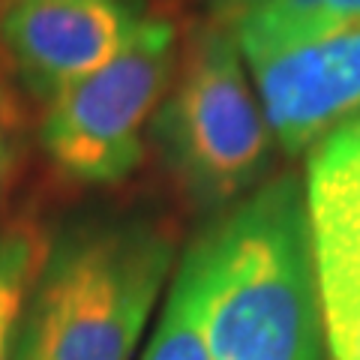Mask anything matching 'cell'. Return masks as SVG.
<instances>
[{"label": "cell", "instance_id": "obj_5", "mask_svg": "<svg viewBox=\"0 0 360 360\" xmlns=\"http://www.w3.org/2000/svg\"><path fill=\"white\" fill-rule=\"evenodd\" d=\"M274 141L312 150L360 117V18L312 37L238 42Z\"/></svg>", "mask_w": 360, "mask_h": 360}, {"label": "cell", "instance_id": "obj_2", "mask_svg": "<svg viewBox=\"0 0 360 360\" xmlns=\"http://www.w3.org/2000/svg\"><path fill=\"white\" fill-rule=\"evenodd\" d=\"M174 267V234L141 217L87 219L51 240L15 360H132Z\"/></svg>", "mask_w": 360, "mask_h": 360}, {"label": "cell", "instance_id": "obj_3", "mask_svg": "<svg viewBox=\"0 0 360 360\" xmlns=\"http://www.w3.org/2000/svg\"><path fill=\"white\" fill-rule=\"evenodd\" d=\"M153 139L195 205L225 210L262 180L274 135L240 45L217 18L180 45L174 78L153 115Z\"/></svg>", "mask_w": 360, "mask_h": 360}, {"label": "cell", "instance_id": "obj_9", "mask_svg": "<svg viewBox=\"0 0 360 360\" xmlns=\"http://www.w3.org/2000/svg\"><path fill=\"white\" fill-rule=\"evenodd\" d=\"M49 246L51 238L39 222H0V360H15L21 319Z\"/></svg>", "mask_w": 360, "mask_h": 360}, {"label": "cell", "instance_id": "obj_6", "mask_svg": "<svg viewBox=\"0 0 360 360\" xmlns=\"http://www.w3.org/2000/svg\"><path fill=\"white\" fill-rule=\"evenodd\" d=\"M303 189L328 360H360V117L309 150Z\"/></svg>", "mask_w": 360, "mask_h": 360}, {"label": "cell", "instance_id": "obj_10", "mask_svg": "<svg viewBox=\"0 0 360 360\" xmlns=\"http://www.w3.org/2000/svg\"><path fill=\"white\" fill-rule=\"evenodd\" d=\"M141 360H210L184 295L172 285Z\"/></svg>", "mask_w": 360, "mask_h": 360}, {"label": "cell", "instance_id": "obj_7", "mask_svg": "<svg viewBox=\"0 0 360 360\" xmlns=\"http://www.w3.org/2000/svg\"><path fill=\"white\" fill-rule=\"evenodd\" d=\"M139 25L129 0H4L0 49L21 84L51 103L105 66Z\"/></svg>", "mask_w": 360, "mask_h": 360}, {"label": "cell", "instance_id": "obj_8", "mask_svg": "<svg viewBox=\"0 0 360 360\" xmlns=\"http://www.w3.org/2000/svg\"><path fill=\"white\" fill-rule=\"evenodd\" d=\"M213 18L238 42L312 37L360 18V0H210Z\"/></svg>", "mask_w": 360, "mask_h": 360}, {"label": "cell", "instance_id": "obj_11", "mask_svg": "<svg viewBox=\"0 0 360 360\" xmlns=\"http://www.w3.org/2000/svg\"><path fill=\"white\" fill-rule=\"evenodd\" d=\"M6 172H9V148H6L4 132H0V186H4V180H6Z\"/></svg>", "mask_w": 360, "mask_h": 360}, {"label": "cell", "instance_id": "obj_1", "mask_svg": "<svg viewBox=\"0 0 360 360\" xmlns=\"http://www.w3.org/2000/svg\"><path fill=\"white\" fill-rule=\"evenodd\" d=\"M174 288L210 360H324L303 180L279 174L219 210L180 258Z\"/></svg>", "mask_w": 360, "mask_h": 360}, {"label": "cell", "instance_id": "obj_4", "mask_svg": "<svg viewBox=\"0 0 360 360\" xmlns=\"http://www.w3.org/2000/svg\"><path fill=\"white\" fill-rule=\"evenodd\" d=\"M180 45L172 18H141L105 66L45 103L39 141L63 177L108 186L139 168L144 127L168 94Z\"/></svg>", "mask_w": 360, "mask_h": 360}]
</instances>
